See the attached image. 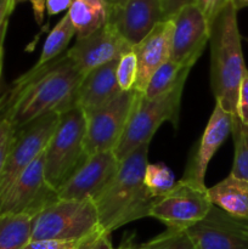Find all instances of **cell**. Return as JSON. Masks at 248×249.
I'll return each instance as SVG.
<instances>
[{
	"label": "cell",
	"mask_w": 248,
	"mask_h": 249,
	"mask_svg": "<svg viewBox=\"0 0 248 249\" xmlns=\"http://www.w3.org/2000/svg\"><path fill=\"white\" fill-rule=\"evenodd\" d=\"M58 121L60 113L53 112L16 130L6 164L0 178V195L45 151Z\"/></svg>",
	"instance_id": "30bf717a"
},
{
	"label": "cell",
	"mask_w": 248,
	"mask_h": 249,
	"mask_svg": "<svg viewBox=\"0 0 248 249\" xmlns=\"http://www.w3.org/2000/svg\"><path fill=\"white\" fill-rule=\"evenodd\" d=\"M130 50H133V45L112 24L106 23L94 33L77 39L74 45L66 53L85 75L95 68L119 60L122 55Z\"/></svg>",
	"instance_id": "4fadbf2b"
},
{
	"label": "cell",
	"mask_w": 248,
	"mask_h": 249,
	"mask_svg": "<svg viewBox=\"0 0 248 249\" xmlns=\"http://www.w3.org/2000/svg\"><path fill=\"white\" fill-rule=\"evenodd\" d=\"M73 0H46V11L49 16L58 15L63 11H68Z\"/></svg>",
	"instance_id": "836d02e7"
},
{
	"label": "cell",
	"mask_w": 248,
	"mask_h": 249,
	"mask_svg": "<svg viewBox=\"0 0 248 249\" xmlns=\"http://www.w3.org/2000/svg\"><path fill=\"white\" fill-rule=\"evenodd\" d=\"M136 94L135 89L122 91L105 106L85 112V150L88 156L116 150L128 123Z\"/></svg>",
	"instance_id": "9c48e42d"
},
{
	"label": "cell",
	"mask_w": 248,
	"mask_h": 249,
	"mask_svg": "<svg viewBox=\"0 0 248 249\" xmlns=\"http://www.w3.org/2000/svg\"><path fill=\"white\" fill-rule=\"evenodd\" d=\"M231 128H232V116L226 112L220 105L215 104L203 134L192 148L182 180L199 186H206L204 178L209 162L229 138L231 134Z\"/></svg>",
	"instance_id": "9a60e30c"
},
{
	"label": "cell",
	"mask_w": 248,
	"mask_h": 249,
	"mask_svg": "<svg viewBox=\"0 0 248 249\" xmlns=\"http://www.w3.org/2000/svg\"><path fill=\"white\" fill-rule=\"evenodd\" d=\"M213 206L233 218L248 219V181L229 175L208 189Z\"/></svg>",
	"instance_id": "d6986e66"
},
{
	"label": "cell",
	"mask_w": 248,
	"mask_h": 249,
	"mask_svg": "<svg viewBox=\"0 0 248 249\" xmlns=\"http://www.w3.org/2000/svg\"><path fill=\"white\" fill-rule=\"evenodd\" d=\"M67 14L75 29L77 39L96 32L108 19L105 0H73Z\"/></svg>",
	"instance_id": "ffe728a7"
},
{
	"label": "cell",
	"mask_w": 248,
	"mask_h": 249,
	"mask_svg": "<svg viewBox=\"0 0 248 249\" xmlns=\"http://www.w3.org/2000/svg\"><path fill=\"white\" fill-rule=\"evenodd\" d=\"M58 199L44 173V152L32 162L0 195V215H28L34 218Z\"/></svg>",
	"instance_id": "ba28073f"
},
{
	"label": "cell",
	"mask_w": 248,
	"mask_h": 249,
	"mask_svg": "<svg viewBox=\"0 0 248 249\" xmlns=\"http://www.w3.org/2000/svg\"><path fill=\"white\" fill-rule=\"evenodd\" d=\"M230 0H196L195 5L199 9V11L206 17L207 22L211 26L213 19L219 14L221 9L225 6Z\"/></svg>",
	"instance_id": "f546056e"
},
{
	"label": "cell",
	"mask_w": 248,
	"mask_h": 249,
	"mask_svg": "<svg viewBox=\"0 0 248 249\" xmlns=\"http://www.w3.org/2000/svg\"><path fill=\"white\" fill-rule=\"evenodd\" d=\"M231 135L235 152L230 174L248 181V125L243 124L237 116L232 117Z\"/></svg>",
	"instance_id": "cb8c5ba5"
},
{
	"label": "cell",
	"mask_w": 248,
	"mask_h": 249,
	"mask_svg": "<svg viewBox=\"0 0 248 249\" xmlns=\"http://www.w3.org/2000/svg\"><path fill=\"white\" fill-rule=\"evenodd\" d=\"M191 70L192 67L190 66L182 65L170 58L153 73L148 80L143 95L147 99H155L172 91L180 83L186 82Z\"/></svg>",
	"instance_id": "44dd1931"
},
{
	"label": "cell",
	"mask_w": 248,
	"mask_h": 249,
	"mask_svg": "<svg viewBox=\"0 0 248 249\" xmlns=\"http://www.w3.org/2000/svg\"><path fill=\"white\" fill-rule=\"evenodd\" d=\"M84 249H117L113 247L111 242V235H102L101 237L97 238L92 243H90L87 248Z\"/></svg>",
	"instance_id": "e575fe53"
},
{
	"label": "cell",
	"mask_w": 248,
	"mask_h": 249,
	"mask_svg": "<svg viewBox=\"0 0 248 249\" xmlns=\"http://www.w3.org/2000/svg\"><path fill=\"white\" fill-rule=\"evenodd\" d=\"M7 26H9V19L4 22L1 27H0V75H1L2 70V56H4V41L5 36H6Z\"/></svg>",
	"instance_id": "f35d334b"
},
{
	"label": "cell",
	"mask_w": 248,
	"mask_h": 249,
	"mask_svg": "<svg viewBox=\"0 0 248 249\" xmlns=\"http://www.w3.org/2000/svg\"><path fill=\"white\" fill-rule=\"evenodd\" d=\"M196 2V0H160L163 19H172L182 7Z\"/></svg>",
	"instance_id": "1f68e13d"
},
{
	"label": "cell",
	"mask_w": 248,
	"mask_h": 249,
	"mask_svg": "<svg viewBox=\"0 0 248 249\" xmlns=\"http://www.w3.org/2000/svg\"><path fill=\"white\" fill-rule=\"evenodd\" d=\"M12 14L10 0H0V27L5 21L9 19V16Z\"/></svg>",
	"instance_id": "d590c367"
},
{
	"label": "cell",
	"mask_w": 248,
	"mask_h": 249,
	"mask_svg": "<svg viewBox=\"0 0 248 249\" xmlns=\"http://www.w3.org/2000/svg\"><path fill=\"white\" fill-rule=\"evenodd\" d=\"M237 117L243 124L248 125V71L246 72L238 89Z\"/></svg>",
	"instance_id": "4dcf8cb0"
},
{
	"label": "cell",
	"mask_w": 248,
	"mask_h": 249,
	"mask_svg": "<svg viewBox=\"0 0 248 249\" xmlns=\"http://www.w3.org/2000/svg\"><path fill=\"white\" fill-rule=\"evenodd\" d=\"M175 181V175L167 165L163 163L146 165L145 174H143V185L150 192L153 198L162 196L165 192L172 190Z\"/></svg>",
	"instance_id": "d4e9b609"
},
{
	"label": "cell",
	"mask_w": 248,
	"mask_h": 249,
	"mask_svg": "<svg viewBox=\"0 0 248 249\" xmlns=\"http://www.w3.org/2000/svg\"><path fill=\"white\" fill-rule=\"evenodd\" d=\"M32 223L28 215H0V249H24L31 242Z\"/></svg>",
	"instance_id": "7402d4cb"
},
{
	"label": "cell",
	"mask_w": 248,
	"mask_h": 249,
	"mask_svg": "<svg viewBox=\"0 0 248 249\" xmlns=\"http://www.w3.org/2000/svg\"><path fill=\"white\" fill-rule=\"evenodd\" d=\"M148 164V145L136 148L121 160V167L111 184L94 202L100 225L106 233L150 216L153 198L143 185V174Z\"/></svg>",
	"instance_id": "7a4b0ae2"
},
{
	"label": "cell",
	"mask_w": 248,
	"mask_h": 249,
	"mask_svg": "<svg viewBox=\"0 0 248 249\" xmlns=\"http://www.w3.org/2000/svg\"><path fill=\"white\" fill-rule=\"evenodd\" d=\"M126 1L128 0H105V2L107 5V14H108V16L119 11L125 5Z\"/></svg>",
	"instance_id": "74e56055"
},
{
	"label": "cell",
	"mask_w": 248,
	"mask_h": 249,
	"mask_svg": "<svg viewBox=\"0 0 248 249\" xmlns=\"http://www.w3.org/2000/svg\"><path fill=\"white\" fill-rule=\"evenodd\" d=\"M172 21V60L194 67L209 41L208 22L195 4L182 7Z\"/></svg>",
	"instance_id": "5bb4252c"
},
{
	"label": "cell",
	"mask_w": 248,
	"mask_h": 249,
	"mask_svg": "<svg viewBox=\"0 0 248 249\" xmlns=\"http://www.w3.org/2000/svg\"><path fill=\"white\" fill-rule=\"evenodd\" d=\"M184 87L185 82L180 83L172 91L155 99H147L138 91L124 133L114 150L119 160L128 157L136 148L150 145L153 135L164 122H169L177 128Z\"/></svg>",
	"instance_id": "277c9868"
},
{
	"label": "cell",
	"mask_w": 248,
	"mask_h": 249,
	"mask_svg": "<svg viewBox=\"0 0 248 249\" xmlns=\"http://www.w3.org/2000/svg\"><path fill=\"white\" fill-rule=\"evenodd\" d=\"M187 231L197 249H248V219L233 218L215 206Z\"/></svg>",
	"instance_id": "7c38bea8"
},
{
	"label": "cell",
	"mask_w": 248,
	"mask_h": 249,
	"mask_svg": "<svg viewBox=\"0 0 248 249\" xmlns=\"http://www.w3.org/2000/svg\"><path fill=\"white\" fill-rule=\"evenodd\" d=\"M121 167V160L114 151L95 153L73 173L72 177L57 190L60 199L96 201L114 179Z\"/></svg>",
	"instance_id": "8fae6325"
},
{
	"label": "cell",
	"mask_w": 248,
	"mask_h": 249,
	"mask_svg": "<svg viewBox=\"0 0 248 249\" xmlns=\"http://www.w3.org/2000/svg\"><path fill=\"white\" fill-rule=\"evenodd\" d=\"M89 157L85 150V114L75 106L60 113L57 126L44 151V173L57 191Z\"/></svg>",
	"instance_id": "5b68a950"
},
{
	"label": "cell",
	"mask_w": 248,
	"mask_h": 249,
	"mask_svg": "<svg viewBox=\"0 0 248 249\" xmlns=\"http://www.w3.org/2000/svg\"><path fill=\"white\" fill-rule=\"evenodd\" d=\"M212 207L208 187L181 179L172 190L155 198L150 216L164 224L167 229L187 230L203 220Z\"/></svg>",
	"instance_id": "52a82bcc"
},
{
	"label": "cell",
	"mask_w": 248,
	"mask_h": 249,
	"mask_svg": "<svg viewBox=\"0 0 248 249\" xmlns=\"http://www.w3.org/2000/svg\"><path fill=\"white\" fill-rule=\"evenodd\" d=\"M22 1H29L32 4L34 12V18H35L36 23L41 24L44 19V14H45L46 9V0H10V5H11V10L14 11L15 7Z\"/></svg>",
	"instance_id": "d6a6232c"
},
{
	"label": "cell",
	"mask_w": 248,
	"mask_h": 249,
	"mask_svg": "<svg viewBox=\"0 0 248 249\" xmlns=\"http://www.w3.org/2000/svg\"><path fill=\"white\" fill-rule=\"evenodd\" d=\"M117 249H141V245L135 243V235H125Z\"/></svg>",
	"instance_id": "8d00e7d4"
},
{
	"label": "cell",
	"mask_w": 248,
	"mask_h": 249,
	"mask_svg": "<svg viewBox=\"0 0 248 249\" xmlns=\"http://www.w3.org/2000/svg\"><path fill=\"white\" fill-rule=\"evenodd\" d=\"M118 60L90 71L83 77L77 92V106L89 112L105 106L122 92L117 82Z\"/></svg>",
	"instance_id": "ac0fdd59"
},
{
	"label": "cell",
	"mask_w": 248,
	"mask_h": 249,
	"mask_svg": "<svg viewBox=\"0 0 248 249\" xmlns=\"http://www.w3.org/2000/svg\"><path fill=\"white\" fill-rule=\"evenodd\" d=\"M15 134H16L15 126L0 111V178L6 164L7 156H9L12 141H14Z\"/></svg>",
	"instance_id": "f1b7e54d"
},
{
	"label": "cell",
	"mask_w": 248,
	"mask_h": 249,
	"mask_svg": "<svg viewBox=\"0 0 248 249\" xmlns=\"http://www.w3.org/2000/svg\"><path fill=\"white\" fill-rule=\"evenodd\" d=\"M74 36L75 29L71 22L68 14H66L48 34L45 41H44L40 57L34 66H43L65 53L63 51L66 50L71 39Z\"/></svg>",
	"instance_id": "603a6c76"
},
{
	"label": "cell",
	"mask_w": 248,
	"mask_h": 249,
	"mask_svg": "<svg viewBox=\"0 0 248 249\" xmlns=\"http://www.w3.org/2000/svg\"><path fill=\"white\" fill-rule=\"evenodd\" d=\"M172 38L173 21L165 19L156 24L142 40L133 46L138 60L136 91L143 94L153 73L172 58Z\"/></svg>",
	"instance_id": "2e32d148"
},
{
	"label": "cell",
	"mask_w": 248,
	"mask_h": 249,
	"mask_svg": "<svg viewBox=\"0 0 248 249\" xmlns=\"http://www.w3.org/2000/svg\"><path fill=\"white\" fill-rule=\"evenodd\" d=\"M232 1V4L235 5L236 10H241L243 9V7H248V0H231Z\"/></svg>",
	"instance_id": "ab89813d"
},
{
	"label": "cell",
	"mask_w": 248,
	"mask_h": 249,
	"mask_svg": "<svg viewBox=\"0 0 248 249\" xmlns=\"http://www.w3.org/2000/svg\"><path fill=\"white\" fill-rule=\"evenodd\" d=\"M116 75L122 91H131L135 89L138 79V60L133 50L121 56L117 65Z\"/></svg>",
	"instance_id": "4316f807"
},
{
	"label": "cell",
	"mask_w": 248,
	"mask_h": 249,
	"mask_svg": "<svg viewBox=\"0 0 248 249\" xmlns=\"http://www.w3.org/2000/svg\"><path fill=\"white\" fill-rule=\"evenodd\" d=\"M106 235V233H102ZM102 235L94 236V237L85 238V240H74V241H66V240H39L31 241L24 249H84L87 248L90 243L96 241L97 238L101 237ZM108 235V233H107Z\"/></svg>",
	"instance_id": "83f0119b"
},
{
	"label": "cell",
	"mask_w": 248,
	"mask_h": 249,
	"mask_svg": "<svg viewBox=\"0 0 248 249\" xmlns=\"http://www.w3.org/2000/svg\"><path fill=\"white\" fill-rule=\"evenodd\" d=\"M211 87L215 104L232 117L237 116L241 82L247 72L237 23V10L229 1L209 26Z\"/></svg>",
	"instance_id": "3957f363"
},
{
	"label": "cell",
	"mask_w": 248,
	"mask_h": 249,
	"mask_svg": "<svg viewBox=\"0 0 248 249\" xmlns=\"http://www.w3.org/2000/svg\"><path fill=\"white\" fill-rule=\"evenodd\" d=\"M102 233L106 232L92 199L58 198L33 218L31 241L85 240Z\"/></svg>",
	"instance_id": "8992f818"
},
{
	"label": "cell",
	"mask_w": 248,
	"mask_h": 249,
	"mask_svg": "<svg viewBox=\"0 0 248 249\" xmlns=\"http://www.w3.org/2000/svg\"><path fill=\"white\" fill-rule=\"evenodd\" d=\"M162 21L160 0H128L119 11L108 16L107 23L134 46Z\"/></svg>",
	"instance_id": "e0dca14e"
},
{
	"label": "cell",
	"mask_w": 248,
	"mask_h": 249,
	"mask_svg": "<svg viewBox=\"0 0 248 249\" xmlns=\"http://www.w3.org/2000/svg\"><path fill=\"white\" fill-rule=\"evenodd\" d=\"M141 249H197L189 231L184 229H167L148 242L141 245Z\"/></svg>",
	"instance_id": "484cf974"
},
{
	"label": "cell",
	"mask_w": 248,
	"mask_h": 249,
	"mask_svg": "<svg viewBox=\"0 0 248 249\" xmlns=\"http://www.w3.org/2000/svg\"><path fill=\"white\" fill-rule=\"evenodd\" d=\"M83 77L67 53L43 66H33L0 97V111L16 130L48 113L77 106Z\"/></svg>",
	"instance_id": "6da1fadb"
}]
</instances>
